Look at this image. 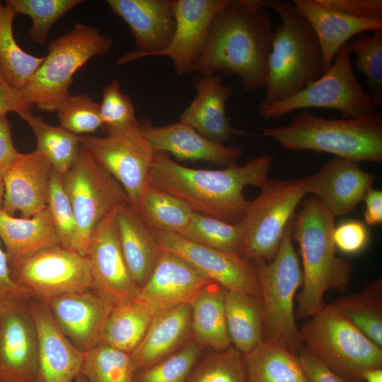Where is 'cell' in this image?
I'll list each match as a JSON object with an SVG mask.
<instances>
[{"label": "cell", "mask_w": 382, "mask_h": 382, "mask_svg": "<svg viewBox=\"0 0 382 382\" xmlns=\"http://www.w3.org/2000/svg\"><path fill=\"white\" fill-rule=\"evenodd\" d=\"M267 8L262 0H228L192 72L237 76L246 91L265 88L274 37Z\"/></svg>", "instance_id": "1"}, {"label": "cell", "mask_w": 382, "mask_h": 382, "mask_svg": "<svg viewBox=\"0 0 382 382\" xmlns=\"http://www.w3.org/2000/svg\"><path fill=\"white\" fill-rule=\"evenodd\" d=\"M274 158L264 154L243 166L204 170L183 166L168 153L156 151L149 185L180 199L194 212L234 224L242 220L249 204L244 187H262Z\"/></svg>", "instance_id": "2"}, {"label": "cell", "mask_w": 382, "mask_h": 382, "mask_svg": "<svg viewBox=\"0 0 382 382\" xmlns=\"http://www.w3.org/2000/svg\"><path fill=\"white\" fill-rule=\"evenodd\" d=\"M335 216L315 196L306 198L294 221L292 238L299 245L303 289L296 298V318L312 317L326 304L323 296L330 289L344 292L352 265L336 255L333 240Z\"/></svg>", "instance_id": "3"}, {"label": "cell", "mask_w": 382, "mask_h": 382, "mask_svg": "<svg viewBox=\"0 0 382 382\" xmlns=\"http://www.w3.org/2000/svg\"><path fill=\"white\" fill-rule=\"evenodd\" d=\"M257 129L287 150L326 152L357 163L382 161L379 110L357 118L325 119L301 110L286 126Z\"/></svg>", "instance_id": "4"}, {"label": "cell", "mask_w": 382, "mask_h": 382, "mask_svg": "<svg viewBox=\"0 0 382 382\" xmlns=\"http://www.w3.org/2000/svg\"><path fill=\"white\" fill-rule=\"evenodd\" d=\"M265 3L279 15L281 22L274 28L267 83L258 109L296 95L325 72L318 40L294 3L279 0Z\"/></svg>", "instance_id": "5"}, {"label": "cell", "mask_w": 382, "mask_h": 382, "mask_svg": "<svg viewBox=\"0 0 382 382\" xmlns=\"http://www.w3.org/2000/svg\"><path fill=\"white\" fill-rule=\"evenodd\" d=\"M112 43L96 27L75 23L50 42L43 62L22 91L25 100L40 110L57 112L71 96L76 71L93 57L105 54Z\"/></svg>", "instance_id": "6"}, {"label": "cell", "mask_w": 382, "mask_h": 382, "mask_svg": "<svg viewBox=\"0 0 382 382\" xmlns=\"http://www.w3.org/2000/svg\"><path fill=\"white\" fill-rule=\"evenodd\" d=\"M303 347L347 382H364V373L382 367V348L333 303L325 305L299 330Z\"/></svg>", "instance_id": "7"}, {"label": "cell", "mask_w": 382, "mask_h": 382, "mask_svg": "<svg viewBox=\"0 0 382 382\" xmlns=\"http://www.w3.org/2000/svg\"><path fill=\"white\" fill-rule=\"evenodd\" d=\"M294 218L285 228L279 248L269 263L252 260L260 290L265 339L276 342L297 355L303 347L295 322L294 296L303 284V271L292 243Z\"/></svg>", "instance_id": "8"}, {"label": "cell", "mask_w": 382, "mask_h": 382, "mask_svg": "<svg viewBox=\"0 0 382 382\" xmlns=\"http://www.w3.org/2000/svg\"><path fill=\"white\" fill-rule=\"evenodd\" d=\"M351 54L347 42L319 79L283 101L257 109L260 117L265 120L276 119L293 111L311 108L335 110L346 119L378 111L371 96L362 88L355 75Z\"/></svg>", "instance_id": "9"}, {"label": "cell", "mask_w": 382, "mask_h": 382, "mask_svg": "<svg viewBox=\"0 0 382 382\" xmlns=\"http://www.w3.org/2000/svg\"><path fill=\"white\" fill-rule=\"evenodd\" d=\"M240 221L243 242L240 255L252 261H270L276 255L286 226L307 194L306 178L272 179L260 188Z\"/></svg>", "instance_id": "10"}, {"label": "cell", "mask_w": 382, "mask_h": 382, "mask_svg": "<svg viewBox=\"0 0 382 382\" xmlns=\"http://www.w3.org/2000/svg\"><path fill=\"white\" fill-rule=\"evenodd\" d=\"M61 178L76 218L79 252L86 256L96 225L120 204L129 201L122 185L82 146L73 166Z\"/></svg>", "instance_id": "11"}, {"label": "cell", "mask_w": 382, "mask_h": 382, "mask_svg": "<svg viewBox=\"0 0 382 382\" xmlns=\"http://www.w3.org/2000/svg\"><path fill=\"white\" fill-rule=\"evenodd\" d=\"M105 137L79 136L81 146L122 185L130 204L139 211L156 150L140 129L103 131Z\"/></svg>", "instance_id": "12"}, {"label": "cell", "mask_w": 382, "mask_h": 382, "mask_svg": "<svg viewBox=\"0 0 382 382\" xmlns=\"http://www.w3.org/2000/svg\"><path fill=\"white\" fill-rule=\"evenodd\" d=\"M9 267L19 286L44 300L92 289L87 257L60 245L9 261Z\"/></svg>", "instance_id": "13"}, {"label": "cell", "mask_w": 382, "mask_h": 382, "mask_svg": "<svg viewBox=\"0 0 382 382\" xmlns=\"http://www.w3.org/2000/svg\"><path fill=\"white\" fill-rule=\"evenodd\" d=\"M30 298L0 301V382H37L38 341Z\"/></svg>", "instance_id": "14"}, {"label": "cell", "mask_w": 382, "mask_h": 382, "mask_svg": "<svg viewBox=\"0 0 382 382\" xmlns=\"http://www.w3.org/2000/svg\"><path fill=\"white\" fill-rule=\"evenodd\" d=\"M151 228L161 250L187 260L227 290L260 297L259 281L252 261L238 253L202 245L178 234Z\"/></svg>", "instance_id": "15"}, {"label": "cell", "mask_w": 382, "mask_h": 382, "mask_svg": "<svg viewBox=\"0 0 382 382\" xmlns=\"http://www.w3.org/2000/svg\"><path fill=\"white\" fill-rule=\"evenodd\" d=\"M116 209L93 230L86 255L90 264L91 290L112 306L136 300L139 292L121 250Z\"/></svg>", "instance_id": "16"}, {"label": "cell", "mask_w": 382, "mask_h": 382, "mask_svg": "<svg viewBox=\"0 0 382 382\" xmlns=\"http://www.w3.org/2000/svg\"><path fill=\"white\" fill-rule=\"evenodd\" d=\"M175 0H108L112 12L129 26L136 50L120 57L122 65L154 57L170 43L175 28Z\"/></svg>", "instance_id": "17"}, {"label": "cell", "mask_w": 382, "mask_h": 382, "mask_svg": "<svg viewBox=\"0 0 382 382\" xmlns=\"http://www.w3.org/2000/svg\"><path fill=\"white\" fill-rule=\"evenodd\" d=\"M211 282L187 260L162 250L151 275L139 289L136 300L156 314L180 304H191L200 290Z\"/></svg>", "instance_id": "18"}, {"label": "cell", "mask_w": 382, "mask_h": 382, "mask_svg": "<svg viewBox=\"0 0 382 382\" xmlns=\"http://www.w3.org/2000/svg\"><path fill=\"white\" fill-rule=\"evenodd\" d=\"M228 0H175V28L170 45L155 56L170 59L178 75L192 73L202 54L212 23Z\"/></svg>", "instance_id": "19"}, {"label": "cell", "mask_w": 382, "mask_h": 382, "mask_svg": "<svg viewBox=\"0 0 382 382\" xmlns=\"http://www.w3.org/2000/svg\"><path fill=\"white\" fill-rule=\"evenodd\" d=\"M305 178L307 194H313L335 217L354 209L372 189L376 176L356 161L335 156Z\"/></svg>", "instance_id": "20"}, {"label": "cell", "mask_w": 382, "mask_h": 382, "mask_svg": "<svg viewBox=\"0 0 382 382\" xmlns=\"http://www.w3.org/2000/svg\"><path fill=\"white\" fill-rule=\"evenodd\" d=\"M54 170L38 150L22 154L5 171L2 211L28 219L47 207L52 175Z\"/></svg>", "instance_id": "21"}, {"label": "cell", "mask_w": 382, "mask_h": 382, "mask_svg": "<svg viewBox=\"0 0 382 382\" xmlns=\"http://www.w3.org/2000/svg\"><path fill=\"white\" fill-rule=\"evenodd\" d=\"M29 303L38 341L37 382H72L80 374L84 352L59 328L45 300L32 296Z\"/></svg>", "instance_id": "22"}, {"label": "cell", "mask_w": 382, "mask_h": 382, "mask_svg": "<svg viewBox=\"0 0 382 382\" xmlns=\"http://www.w3.org/2000/svg\"><path fill=\"white\" fill-rule=\"evenodd\" d=\"M45 301L59 328L76 348L85 353L100 342L110 303L91 289Z\"/></svg>", "instance_id": "23"}, {"label": "cell", "mask_w": 382, "mask_h": 382, "mask_svg": "<svg viewBox=\"0 0 382 382\" xmlns=\"http://www.w3.org/2000/svg\"><path fill=\"white\" fill-rule=\"evenodd\" d=\"M196 95L179 117V122L195 129L211 141L223 144L233 135L248 137L245 131L233 128L226 115V103L233 95L230 86L222 84V75L204 74L195 77Z\"/></svg>", "instance_id": "24"}, {"label": "cell", "mask_w": 382, "mask_h": 382, "mask_svg": "<svg viewBox=\"0 0 382 382\" xmlns=\"http://www.w3.org/2000/svg\"><path fill=\"white\" fill-rule=\"evenodd\" d=\"M139 122L142 134L156 151L171 153L179 159L228 166L236 164L243 154L238 146L211 141L181 122L163 126H154L146 119Z\"/></svg>", "instance_id": "25"}, {"label": "cell", "mask_w": 382, "mask_h": 382, "mask_svg": "<svg viewBox=\"0 0 382 382\" xmlns=\"http://www.w3.org/2000/svg\"><path fill=\"white\" fill-rule=\"evenodd\" d=\"M115 219L123 257L139 289L151 275L162 250L151 226L129 202L117 207Z\"/></svg>", "instance_id": "26"}, {"label": "cell", "mask_w": 382, "mask_h": 382, "mask_svg": "<svg viewBox=\"0 0 382 382\" xmlns=\"http://www.w3.org/2000/svg\"><path fill=\"white\" fill-rule=\"evenodd\" d=\"M292 2L318 40L325 71L331 66L339 50L352 37L368 30H382V21L353 18L331 10L317 0Z\"/></svg>", "instance_id": "27"}, {"label": "cell", "mask_w": 382, "mask_h": 382, "mask_svg": "<svg viewBox=\"0 0 382 382\" xmlns=\"http://www.w3.org/2000/svg\"><path fill=\"white\" fill-rule=\"evenodd\" d=\"M191 305L156 313L140 343L130 354L135 371L149 367L181 347L191 333Z\"/></svg>", "instance_id": "28"}, {"label": "cell", "mask_w": 382, "mask_h": 382, "mask_svg": "<svg viewBox=\"0 0 382 382\" xmlns=\"http://www.w3.org/2000/svg\"><path fill=\"white\" fill-rule=\"evenodd\" d=\"M0 239L9 261L27 257L60 245L48 207L28 219L16 218L0 211Z\"/></svg>", "instance_id": "29"}, {"label": "cell", "mask_w": 382, "mask_h": 382, "mask_svg": "<svg viewBox=\"0 0 382 382\" xmlns=\"http://www.w3.org/2000/svg\"><path fill=\"white\" fill-rule=\"evenodd\" d=\"M226 289L212 281L204 286L191 305L192 339L216 351L231 345L225 313Z\"/></svg>", "instance_id": "30"}, {"label": "cell", "mask_w": 382, "mask_h": 382, "mask_svg": "<svg viewBox=\"0 0 382 382\" xmlns=\"http://www.w3.org/2000/svg\"><path fill=\"white\" fill-rule=\"evenodd\" d=\"M247 382H310L297 355L265 339L244 355Z\"/></svg>", "instance_id": "31"}, {"label": "cell", "mask_w": 382, "mask_h": 382, "mask_svg": "<svg viewBox=\"0 0 382 382\" xmlns=\"http://www.w3.org/2000/svg\"><path fill=\"white\" fill-rule=\"evenodd\" d=\"M225 313L231 343L243 355L263 340L264 315L260 297L226 290Z\"/></svg>", "instance_id": "32"}, {"label": "cell", "mask_w": 382, "mask_h": 382, "mask_svg": "<svg viewBox=\"0 0 382 382\" xmlns=\"http://www.w3.org/2000/svg\"><path fill=\"white\" fill-rule=\"evenodd\" d=\"M16 13L8 0L0 1V74L13 88L23 91L45 57H35L25 52L13 33Z\"/></svg>", "instance_id": "33"}, {"label": "cell", "mask_w": 382, "mask_h": 382, "mask_svg": "<svg viewBox=\"0 0 382 382\" xmlns=\"http://www.w3.org/2000/svg\"><path fill=\"white\" fill-rule=\"evenodd\" d=\"M155 315L138 300L113 306L103 326L100 342L130 354L141 341Z\"/></svg>", "instance_id": "34"}, {"label": "cell", "mask_w": 382, "mask_h": 382, "mask_svg": "<svg viewBox=\"0 0 382 382\" xmlns=\"http://www.w3.org/2000/svg\"><path fill=\"white\" fill-rule=\"evenodd\" d=\"M19 116L33 129L36 141V149L51 163L54 170L61 175L68 171L74 163L80 149L79 136L60 126L45 122L33 111L23 112Z\"/></svg>", "instance_id": "35"}, {"label": "cell", "mask_w": 382, "mask_h": 382, "mask_svg": "<svg viewBox=\"0 0 382 382\" xmlns=\"http://www.w3.org/2000/svg\"><path fill=\"white\" fill-rule=\"evenodd\" d=\"M381 282L371 284L361 293L338 299L334 304L366 336L382 347Z\"/></svg>", "instance_id": "36"}, {"label": "cell", "mask_w": 382, "mask_h": 382, "mask_svg": "<svg viewBox=\"0 0 382 382\" xmlns=\"http://www.w3.org/2000/svg\"><path fill=\"white\" fill-rule=\"evenodd\" d=\"M135 372L129 353L102 342L84 353L80 371L88 382H134Z\"/></svg>", "instance_id": "37"}, {"label": "cell", "mask_w": 382, "mask_h": 382, "mask_svg": "<svg viewBox=\"0 0 382 382\" xmlns=\"http://www.w3.org/2000/svg\"><path fill=\"white\" fill-rule=\"evenodd\" d=\"M178 235L202 245L238 254H240L243 242L240 222L228 224L196 212Z\"/></svg>", "instance_id": "38"}, {"label": "cell", "mask_w": 382, "mask_h": 382, "mask_svg": "<svg viewBox=\"0 0 382 382\" xmlns=\"http://www.w3.org/2000/svg\"><path fill=\"white\" fill-rule=\"evenodd\" d=\"M139 213L152 228L180 233L194 212L180 199L151 185L146 189Z\"/></svg>", "instance_id": "39"}, {"label": "cell", "mask_w": 382, "mask_h": 382, "mask_svg": "<svg viewBox=\"0 0 382 382\" xmlns=\"http://www.w3.org/2000/svg\"><path fill=\"white\" fill-rule=\"evenodd\" d=\"M356 55L354 66L366 78L369 93L378 109L382 105V30L361 33L348 42Z\"/></svg>", "instance_id": "40"}, {"label": "cell", "mask_w": 382, "mask_h": 382, "mask_svg": "<svg viewBox=\"0 0 382 382\" xmlns=\"http://www.w3.org/2000/svg\"><path fill=\"white\" fill-rule=\"evenodd\" d=\"M200 354V345L189 339L178 350L134 374V382H187Z\"/></svg>", "instance_id": "41"}, {"label": "cell", "mask_w": 382, "mask_h": 382, "mask_svg": "<svg viewBox=\"0 0 382 382\" xmlns=\"http://www.w3.org/2000/svg\"><path fill=\"white\" fill-rule=\"evenodd\" d=\"M16 14H23L32 20L29 37L44 45L52 27L81 0H8Z\"/></svg>", "instance_id": "42"}, {"label": "cell", "mask_w": 382, "mask_h": 382, "mask_svg": "<svg viewBox=\"0 0 382 382\" xmlns=\"http://www.w3.org/2000/svg\"><path fill=\"white\" fill-rule=\"evenodd\" d=\"M187 382H247L244 355L233 345L197 364Z\"/></svg>", "instance_id": "43"}, {"label": "cell", "mask_w": 382, "mask_h": 382, "mask_svg": "<svg viewBox=\"0 0 382 382\" xmlns=\"http://www.w3.org/2000/svg\"><path fill=\"white\" fill-rule=\"evenodd\" d=\"M47 207L60 245L79 253V233L74 212L64 190L61 175L55 170L51 178Z\"/></svg>", "instance_id": "44"}, {"label": "cell", "mask_w": 382, "mask_h": 382, "mask_svg": "<svg viewBox=\"0 0 382 382\" xmlns=\"http://www.w3.org/2000/svg\"><path fill=\"white\" fill-rule=\"evenodd\" d=\"M99 105L103 131L139 128L130 96L121 91L117 80H112L103 87Z\"/></svg>", "instance_id": "45"}, {"label": "cell", "mask_w": 382, "mask_h": 382, "mask_svg": "<svg viewBox=\"0 0 382 382\" xmlns=\"http://www.w3.org/2000/svg\"><path fill=\"white\" fill-rule=\"evenodd\" d=\"M60 127L77 135H86L102 128L100 105L86 93L70 96L57 111Z\"/></svg>", "instance_id": "46"}, {"label": "cell", "mask_w": 382, "mask_h": 382, "mask_svg": "<svg viewBox=\"0 0 382 382\" xmlns=\"http://www.w3.org/2000/svg\"><path fill=\"white\" fill-rule=\"evenodd\" d=\"M333 240L336 248L342 252L357 253L365 248L369 241L368 230L361 221L348 220L335 227Z\"/></svg>", "instance_id": "47"}, {"label": "cell", "mask_w": 382, "mask_h": 382, "mask_svg": "<svg viewBox=\"0 0 382 382\" xmlns=\"http://www.w3.org/2000/svg\"><path fill=\"white\" fill-rule=\"evenodd\" d=\"M324 6L357 18L382 21L381 0H317Z\"/></svg>", "instance_id": "48"}, {"label": "cell", "mask_w": 382, "mask_h": 382, "mask_svg": "<svg viewBox=\"0 0 382 382\" xmlns=\"http://www.w3.org/2000/svg\"><path fill=\"white\" fill-rule=\"evenodd\" d=\"M297 357L310 382H347L304 347L299 352Z\"/></svg>", "instance_id": "49"}, {"label": "cell", "mask_w": 382, "mask_h": 382, "mask_svg": "<svg viewBox=\"0 0 382 382\" xmlns=\"http://www.w3.org/2000/svg\"><path fill=\"white\" fill-rule=\"evenodd\" d=\"M32 107L25 100L21 91L10 86L0 74V116L10 112L18 115L23 112L33 111Z\"/></svg>", "instance_id": "50"}, {"label": "cell", "mask_w": 382, "mask_h": 382, "mask_svg": "<svg viewBox=\"0 0 382 382\" xmlns=\"http://www.w3.org/2000/svg\"><path fill=\"white\" fill-rule=\"evenodd\" d=\"M33 296L19 286L11 276L8 257L0 245V301L29 299Z\"/></svg>", "instance_id": "51"}, {"label": "cell", "mask_w": 382, "mask_h": 382, "mask_svg": "<svg viewBox=\"0 0 382 382\" xmlns=\"http://www.w3.org/2000/svg\"><path fill=\"white\" fill-rule=\"evenodd\" d=\"M21 155L13 141L11 122L6 115L0 116V170L6 171Z\"/></svg>", "instance_id": "52"}, {"label": "cell", "mask_w": 382, "mask_h": 382, "mask_svg": "<svg viewBox=\"0 0 382 382\" xmlns=\"http://www.w3.org/2000/svg\"><path fill=\"white\" fill-rule=\"evenodd\" d=\"M366 204L364 220L370 226L382 224V191L371 189L364 198Z\"/></svg>", "instance_id": "53"}, {"label": "cell", "mask_w": 382, "mask_h": 382, "mask_svg": "<svg viewBox=\"0 0 382 382\" xmlns=\"http://www.w3.org/2000/svg\"><path fill=\"white\" fill-rule=\"evenodd\" d=\"M364 382H382V368L369 369L364 375Z\"/></svg>", "instance_id": "54"}, {"label": "cell", "mask_w": 382, "mask_h": 382, "mask_svg": "<svg viewBox=\"0 0 382 382\" xmlns=\"http://www.w3.org/2000/svg\"><path fill=\"white\" fill-rule=\"evenodd\" d=\"M5 171L0 170V211L2 209V204L4 195V176Z\"/></svg>", "instance_id": "55"}, {"label": "cell", "mask_w": 382, "mask_h": 382, "mask_svg": "<svg viewBox=\"0 0 382 382\" xmlns=\"http://www.w3.org/2000/svg\"><path fill=\"white\" fill-rule=\"evenodd\" d=\"M74 382H88L86 377L81 373L77 375L74 379Z\"/></svg>", "instance_id": "56"}]
</instances>
